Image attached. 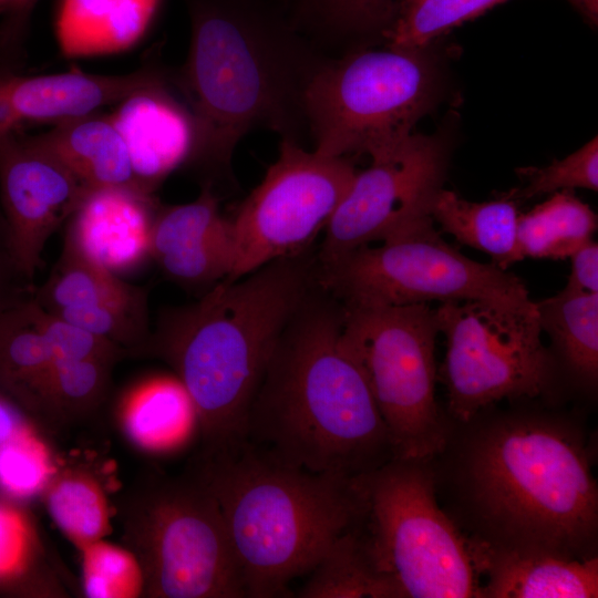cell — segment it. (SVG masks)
Segmentation results:
<instances>
[{
	"mask_svg": "<svg viewBox=\"0 0 598 598\" xmlns=\"http://www.w3.org/2000/svg\"><path fill=\"white\" fill-rule=\"evenodd\" d=\"M465 424L455 484L474 537L494 546L587 558L598 534V486L582 432L567 419L514 412Z\"/></svg>",
	"mask_w": 598,
	"mask_h": 598,
	"instance_id": "cell-1",
	"label": "cell"
},
{
	"mask_svg": "<svg viewBox=\"0 0 598 598\" xmlns=\"http://www.w3.org/2000/svg\"><path fill=\"white\" fill-rule=\"evenodd\" d=\"M342 306L318 281L285 328L245 442L312 473L357 477L393 457L365 379L341 342Z\"/></svg>",
	"mask_w": 598,
	"mask_h": 598,
	"instance_id": "cell-2",
	"label": "cell"
},
{
	"mask_svg": "<svg viewBox=\"0 0 598 598\" xmlns=\"http://www.w3.org/2000/svg\"><path fill=\"white\" fill-rule=\"evenodd\" d=\"M317 283L318 259L307 250L162 311L137 354L166 362L188 392L200 451L245 441L248 412L276 346Z\"/></svg>",
	"mask_w": 598,
	"mask_h": 598,
	"instance_id": "cell-3",
	"label": "cell"
},
{
	"mask_svg": "<svg viewBox=\"0 0 598 598\" xmlns=\"http://www.w3.org/2000/svg\"><path fill=\"white\" fill-rule=\"evenodd\" d=\"M188 7L181 85L196 126L190 161L227 167L257 127L299 143L305 92L324 60L291 18L267 0H189Z\"/></svg>",
	"mask_w": 598,
	"mask_h": 598,
	"instance_id": "cell-4",
	"label": "cell"
},
{
	"mask_svg": "<svg viewBox=\"0 0 598 598\" xmlns=\"http://www.w3.org/2000/svg\"><path fill=\"white\" fill-rule=\"evenodd\" d=\"M188 472L219 506L250 598L285 596L363 515L359 476L288 466L245 441L199 451Z\"/></svg>",
	"mask_w": 598,
	"mask_h": 598,
	"instance_id": "cell-5",
	"label": "cell"
},
{
	"mask_svg": "<svg viewBox=\"0 0 598 598\" xmlns=\"http://www.w3.org/2000/svg\"><path fill=\"white\" fill-rule=\"evenodd\" d=\"M115 518L144 597H246L219 506L188 471L141 474L116 496Z\"/></svg>",
	"mask_w": 598,
	"mask_h": 598,
	"instance_id": "cell-6",
	"label": "cell"
},
{
	"mask_svg": "<svg viewBox=\"0 0 598 598\" xmlns=\"http://www.w3.org/2000/svg\"><path fill=\"white\" fill-rule=\"evenodd\" d=\"M359 482L367 547L395 598H481L471 539L439 506L429 461L391 457Z\"/></svg>",
	"mask_w": 598,
	"mask_h": 598,
	"instance_id": "cell-7",
	"label": "cell"
},
{
	"mask_svg": "<svg viewBox=\"0 0 598 598\" xmlns=\"http://www.w3.org/2000/svg\"><path fill=\"white\" fill-rule=\"evenodd\" d=\"M427 48L385 45L324 60L303 97L312 150L374 157L405 141L440 93L439 66Z\"/></svg>",
	"mask_w": 598,
	"mask_h": 598,
	"instance_id": "cell-8",
	"label": "cell"
},
{
	"mask_svg": "<svg viewBox=\"0 0 598 598\" xmlns=\"http://www.w3.org/2000/svg\"><path fill=\"white\" fill-rule=\"evenodd\" d=\"M341 306V342L365 379L393 457L432 461L451 432L435 399V309L430 303Z\"/></svg>",
	"mask_w": 598,
	"mask_h": 598,
	"instance_id": "cell-9",
	"label": "cell"
},
{
	"mask_svg": "<svg viewBox=\"0 0 598 598\" xmlns=\"http://www.w3.org/2000/svg\"><path fill=\"white\" fill-rule=\"evenodd\" d=\"M318 281L341 303L481 300L512 310L536 309L520 278L464 256L441 237L433 219L380 246H362L330 264L318 262Z\"/></svg>",
	"mask_w": 598,
	"mask_h": 598,
	"instance_id": "cell-10",
	"label": "cell"
},
{
	"mask_svg": "<svg viewBox=\"0 0 598 598\" xmlns=\"http://www.w3.org/2000/svg\"><path fill=\"white\" fill-rule=\"evenodd\" d=\"M435 319L446 338L437 375L456 423L468 422L502 400L533 399L551 389L556 362L543 344L536 309L446 301L435 309Z\"/></svg>",
	"mask_w": 598,
	"mask_h": 598,
	"instance_id": "cell-11",
	"label": "cell"
},
{
	"mask_svg": "<svg viewBox=\"0 0 598 598\" xmlns=\"http://www.w3.org/2000/svg\"><path fill=\"white\" fill-rule=\"evenodd\" d=\"M355 174L348 157L326 156L282 140L277 159L229 219L233 267L226 279L307 251Z\"/></svg>",
	"mask_w": 598,
	"mask_h": 598,
	"instance_id": "cell-12",
	"label": "cell"
},
{
	"mask_svg": "<svg viewBox=\"0 0 598 598\" xmlns=\"http://www.w3.org/2000/svg\"><path fill=\"white\" fill-rule=\"evenodd\" d=\"M446 166L443 140L414 133L371 157L370 166L357 172L324 228L319 265L432 219V202L442 188Z\"/></svg>",
	"mask_w": 598,
	"mask_h": 598,
	"instance_id": "cell-13",
	"label": "cell"
},
{
	"mask_svg": "<svg viewBox=\"0 0 598 598\" xmlns=\"http://www.w3.org/2000/svg\"><path fill=\"white\" fill-rule=\"evenodd\" d=\"M89 190L35 135L0 137V208L12 260L29 283L43 266L47 241Z\"/></svg>",
	"mask_w": 598,
	"mask_h": 598,
	"instance_id": "cell-14",
	"label": "cell"
},
{
	"mask_svg": "<svg viewBox=\"0 0 598 598\" xmlns=\"http://www.w3.org/2000/svg\"><path fill=\"white\" fill-rule=\"evenodd\" d=\"M45 311L137 352L150 334L147 293L86 259L66 238L48 280L33 290Z\"/></svg>",
	"mask_w": 598,
	"mask_h": 598,
	"instance_id": "cell-15",
	"label": "cell"
},
{
	"mask_svg": "<svg viewBox=\"0 0 598 598\" xmlns=\"http://www.w3.org/2000/svg\"><path fill=\"white\" fill-rule=\"evenodd\" d=\"M147 70L124 75L81 71L22 75L0 68V137L32 124L61 122L117 104L132 93L161 82Z\"/></svg>",
	"mask_w": 598,
	"mask_h": 598,
	"instance_id": "cell-16",
	"label": "cell"
},
{
	"mask_svg": "<svg viewBox=\"0 0 598 598\" xmlns=\"http://www.w3.org/2000/svg\"><path fill=\"white\" fill-rule=\"evenodd\" d=\"M151 257L168 278L190 289L208 290L230 275V221L210 184L193 202L156 212Z\"/></svg>",
	"mask_w": 598,
	"mask_h": 598,
	"instance_id": "cell-17",
	"label": "cell"
},
{
	"mask_svg": "<svg viewBox=\"0 0 598 598\" xmlns=\"http://www.w3.org/2000/svg\"><path fill=\"white\" fill-rule=\"evenodd\" d=\"M110 117L145 193L152 194L167 175L190 161L196 143L194 116L188 104L166 90L163 80L118 102Z\"/></svg>",
	"mask_w": 598,
	"mask_h": 598,
	"instance_id": "cell-18",
	"label": "cell"
},
{
	"mask_svg": "<svg viewBox=\"0 0 598 598\" xmlns=\"http://www.w3.org/2000/svg\"><path fill=\"white\" fill-rule=\"evenodd\" d=\"M154 205L135 187L90 189L68 220L66 238L86 259L118 275L151 257Z\"/></svg>",
	"mask_w": 598,
	"mask_h": 598,
	"instance_id": "cell-19",
	"label": "cell"
},
{
	"mask_svg": "<svg viewBox=\"0 0 598 598\" xmlns=\"http://www.w3.org/2000/svg\"><path fill=\"white\" fill-rule=\"evenodd\" d=\"M470 539L477 570L487 577L481 598L598 597L597 556L578 558Z\"/></svg>",
	"mask_w": 598,
	"mask_h": 598,
	"instance_id": "cell-20",
	"label": "cell"
},
{
	"mask_svg": "<svg viewBox=\"0 0 598 598\" xmlns=\"http://www.w3.org/2000/svg\"><path fill=\"white\" fill-rule=\"evenodd\" d=\"M35 136L87 189L114 186L141 189L126 145L110 115L91 113L64 120Z\"/></svg>",
	"mask_w": 598,
	"mask_h": 598,
	"instance_id": "cell-21",
	"label": "cell"
},
{
	"mask_svg": "<svg viewBox=\"0 0 598 598\" xmlns=\"http://www.w3.org/2000/svg\"><path fill=\"white\" fill-rule=\"evenodd\" d=\"M159 0H61L55 33L68 58L125 51L145 34Z\"/></svg>",
	"mask_w": 598,
	"mask_h": 598,
	"instance_id": "cell-22",
	"label": "cell"
},
{
	"mask_svg": "<svg viewBox=\"0 0 598 598\" xmlns=\"http://www.w3.org/2000/svg\"><path fill=\"white\" fill-rule=\"evenodd\" d=\"M31 297L0 313V393L31 420L43 422L52 357L33 317Z\"/></svg>",
	"mask_w": 598,
	"mask_h": 598,
	"instance_id": "cell-23",
	"label": "cell"
},
{
	"mask_svg": "<svg viewBox=\"0 0 598 598\" xmlns=\"http://www.w3.org/2000/svg\"><path fill=\"white\" fill-rule=\"evenodd\" d=\"M121 423L128 439L147 452H166L183 444L197 419L190 396L174 377H155L124 398Z\"/></svg>",
	"mask_w": 598,
	"mask_h": 598,
	"instance_id": "cell-24",
	"label": "cell"
},
{
	"mask_svg": "<svg viewBox=\"0 0 598 598\" xmlns=\"http://www.w3.org/2000/svg\"><path fill=\"white\" fill-rule=\"evenodd\" d=\"M430 215L443 231L489 255L492 262L503 269L523 259L517 241V199L511 193L473 203L441 188L432 202Z\"/></svg>",
	"mask_w": 598,
	"mask_h": 598,
	"instance_id": "cell-25",
	"label": "cell"
},
{
	"mask_svg": "<svg viewBox=\"0 0 598 598\" xmlns=\"http://www.w3.org/2000/svg\"><path fill=\"white\" fill-rule=\"evenodd\" d=\"M539 326L550 337L569 377L586 391L598 381V292L565 287L535 302Z\"/></svg>",
	"mask_w": 598,
	"mask_h": 598,
	"instance_id": "cell-26",
	"label": "cell"
},
{
	"mask_svg": "<svg viewBox=\"0 0 598 598\" xmlns=\"http://www.w3.org/2000/svg\"><path fill=\"white\" fill-rule=\"evenodd\" d=\"M596 229L594 210L570 192L560 190L519 214L518 248L523 259H566L594 240Z\"/></svg>",
	"mask_w": 598,
	"mask_h": 598,
	"instance_id": "cell-27",
	"label": "cell"
},
{
	"mask_svg": "<svg viewBox=\"0 0 598 598\" xmlns=\"http://www.w3.org/2000/svg\"><path fill=\"white\" fill-rule=\"evenodd\" d=\"M309 574L298 597L395 598L372 561L361 519L334 539Z\"/></svg>",
	"mask_w": 598,
	"mask_h": 598,
	"instance_id": "cell-28",
	"label": "cell"
},
{
	"mask_svg": "<svg viewBox=\"0 0 598 598\" xmlns=\"http://www.w3.org/2000/svg\"><path fill=\"white\" fill-rule=\"evenodd\" d=\"M49 515L78 549L104 539L111 530V508L99 482L89 473L56 470L41 495Z\"/></svg>",
	"mask_w": 598,
	"mask_h": 598,
	"instance_id": "cell-29",
	"label": "cell"
},
{
	"mask_svg": "<svg viewBox=\"0 0 598 598\" xmlns=\"http://www.w3.org/2000/svg\"><path fill=\"white\" fill-rule=\"evenodd\" d=\"M115 361L53 359L43 399V422L61 425L93 414L107 396Z\"/></svg>",
	"mask_w": 598,
	"mask_h": 598,
	"instance_id": "cell-30",
	"label": "cell"
},
{
	"mask_svg": "<svg viewBox=\"0 0 598 598\" xmlns=\"http://www.w3.org/2000/svg\"><path fill=\"white\" fill-rule=\"evenodd\" d=\"M508 0H401L382 37L388 47L421 49Z\"/></svg>",
	"mask_w": 598,
	"mask_h": 598,
	"instance_id": "cell-31",
	"label": "cell"
},
{
	"mask_svg": "<svg viewBox=\"0 0 598 598\" xmlns=\"http://www.w3.org/2000/svg\"><path fill=\"white\" fill-rule=\"evenodd\" d=\"M401 0H297L296 27L332 35H380L391 24Z\"/></svg>",
	"mask_w": 598,
	"mask_h": 598,
	"instance_id": "cell-32",
	"label": "cell"
},
{
	"mask_svg": "<svg viewBox=\"0 0 598 598\" xmlns=\"http://www.w3.org/2000/svg\"><path fill=\"white\" fill-rule=\"evenodd\" d=\"M39 564L40 543L29 516L18 502L0 495V587L43 594L35 582Z\"/></svg>",
	"mask_w": 598,
	"mask_h": 598,
	"instance_id": "cell-33",
	"label": "cell"
},
{
	"mask_svg": "<svg viewBox=\"0 0 598 598\" xmlns=\"http://www.w3.org/2000/svg\"><path fill=\"white\" fill-rule=\"evenodd\" d=\"M58 467L35 429L10 441L0 453V494L14 502L42 495Z\"/></svg>",
	"mask_w": 598,
	"mask_h": 598,
	"instance_id": "cell-34",
	"label": "cell"
},
{
	"mask_svg": "<svg viewBox=\"0 0 598 598\" xmlns=\"http://www.w3.org/2000/svg\"><path fill=\"white\" fill-rule=\"evenodd\" d=\"M82 588L89 598L143 596V575L134 555L124 546L97 540L80 550Z\"/></svg>",
	"mask_w": 598,
	"mask_h": 598,
	"instance_id": "cell-35",
	"label": "cell"
},
{
	"mask_svg": "<svg viewBox=\"0 0 598 598\" xmlns=\"http://www.w3.org/2000/svg\"><path fill=\"white\" fill-rule=\"evenodd\" d=\"M526 181L520 190L511 193L516 199L573 188L598 189V138L595 136L578 151L545 167L517 169Z\"/></svg>",
	"mask_w": 598,
	"mask_h": 598,
	"instance_id": "cell-36",
	"label": "cell"
},
{
	"mask_svg": "<svg viewBox=\"0 0 598 598\" xmlns=\"http://www.w3.org/2000/svg\"><path fill=\"white\" fill-rule=\"evenodd\" d=\"M31 307L52 360L101 358L118 362L128 355L127 351L116 343L45 311L33 297Z\"/></svg>",
	"mask_w": 598,
	"mask_h": 598,
	"instance_id": "cell-37",
	"label": "cell"
},
{
	"mask_svg": "<svg viewBox=\"0 0 598 598\" xmlns=\"http://www.w3.org/2000/svg\"><path fill=\"white\" fill-rule=\"evenodd\" d=\"M33 287L18 271L0 208V313L31 297Z\"/></svg>",
	"mask_w": 598,
	"mask_h": 598,
	"instance_id": "cell-38",
	"label": "cell"
},
{
	"mask_svg": "<svg viewBox=\"0 0 598 598\" xmlns=\"http://www.w3.org/2000/svg\"><path fill=\"white\" fill-rule=\"evenodd\" d=\"M571 271L566 287L569 289L596 293L598 292V245L591 240L570 257Z\"/></svg>",
	"mask_w": 598,
	"mask_h": 598,
	"instance_id": "cell-39",
	"label": "cell"
},
{
	"mask_svg": "<svg viewBox=\"0 0 598 598\" xmlns=\"http://www.w3.org/2000/svg\"><path fill=\"white\" fill-rule=\"evenodd\" d=\"M31 423L18 405L0 393V453L10 441L33 429Z\"/></svg>",
	"mask_w": 598,
	"mask_h": 598,
	"instance_id": "cell-40",
	"label": "cell"
},
{
	"mask_svg": "<svg viewBox=\"0 0 598 598\" xmlns=\"http://www.w3.org/2000/svg\"><path fill=\"white\" fill-rule=\"evenodd\" d=\"M592 28L598 24V0H566Z\"/></svg>",
	"mask_w": 598,
	"mask_h": 598,
	"instance_id": "cell-41",
	"label": "cell"
},
{
	"mask_svg": "<svg viewBox=\"0 0 598 598\" xmlns=\"http://www.w3.org/2000/svg\"><path fill=\"white\" fill-rule=\"evenodd\" d=\"M34 0H0V4L8 3L11 10L31 8Z\"/></svg>",
	"mask_w": 598,
	"mask_h": 598,
	"instance_id": "cell-42",
	"label": "cell"
}]
</instances>
